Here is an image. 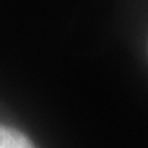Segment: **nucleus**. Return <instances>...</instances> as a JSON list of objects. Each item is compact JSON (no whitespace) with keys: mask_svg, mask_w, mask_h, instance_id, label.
I'll return each instance as SVG.
<instances>
[{"mask_svg":"<svg viewBox=\"0 0 148 148\" xmlns=\"http://www.w3.org/2000/svg\"><path fill=\"white\" fill-rule=\"evenodd\" d=\"M0 148H36V145L20 130L0 123Z\"/></svg>","mask_w":148,"mask_h":148,"instance_id":"nucleus-1","label":"nucleus"}]
</instances>
